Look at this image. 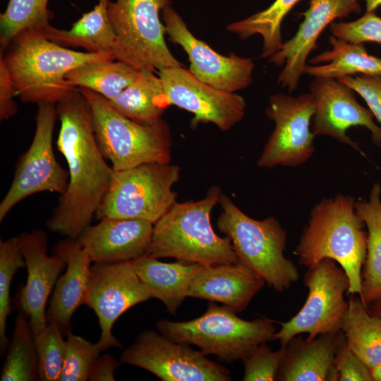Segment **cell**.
Instances as JSON below:
<instances>
[{"label":"cell","mask_w":381,"mask_h":381,"mask_svg":"<svg viewBox=\"0 0 381 381\" xmlns=\"http://www.w3.org/2000/svg\"><path fill=\"white\" fill-rule=\"evenodd\" d=\"M56 140L69 174L65 193L46 223L52 232L77 238L92 222L107 193L114 169L98 146L90 107L78 88L56 104Z\"/></svg>","instance_id":"6da1fadb"},{"label":"cell","mask_w":381,"mask_h":381,"mask_svg":"<svg viewBox=\"0 0 381 381\" xmlns=\"http://www.w3.org/2000/svg\"><path fill=\"white\" fill-rule=\"evenodd\" d=\"M0 52L15 88L24 103L57 104L76 87L68 84L66 74L84 64L116 59L111 52H83L48 40L41 30L27 29L17 35Z\"/></svg>","instance_id":"7a4b0ae2"},{"label":"cell","mask_w":381,"mask_h":381,"mask_svg":"<svg viewBox=\"0 0 381 381\" xmlns=\"http://www.w3.org/2000/svg\"><path fill=\"white\" fill-rule=\"evenodd\" d=\"M355 202L350 195L338 194L317 203L294 254L298 263L308 268L324 259L334 260L348 277L347 293L360 295L367 236L364 223L356 212Z\"/></svg>","instance_id":"3957f363"},{"label":"cell","mask_w":381,"mask_h":381,"mask_svg":"<svg viewBox=\"0 0 381 381\" xmlns=\"http://www.w3.org/2000/svg\"><path fill=\"white\" fill-rule=\"evenodd\" d=\"M221 195L219 188L212 186L201 200L176 202L154 224L146 254L204 266L238 262L230 238L216 234L210 223Z\"/></svg>","instance_id":"277c9868"},{"label":"cell","mask_w":381,"mask_h":381,"mask_svg":"<svg viewBox=\"0 0 381 381\" xmlns=\"http://www.w3.org/2000/svg\"><path fill=\"white\" fill-rule=\"evenodd\" d=\"M219 203L222 211L217 228L230 238L239 262L275 291L288 290L300 275L296 265L284 255L286 231L279 221L273 217L251 218L223 194Z\"/></svg>","instance_id":"5b68a950"},{"label":"cell","mask_w":381,"mask_h":381,"mask_svg":"<svg viewBox=\"0 0 381 381\" xmlns=\"http://www.w3.org/2000/svg\"><path fill=\"white\" fill-rule=\"evenodd\" d=\"M228 306L208 303L204 314L184 322L162 319L156 327L159 333L176 342L197 346L205 354L220 361H244L259 345L274 339V321L264 318L251 321L236 315Z\"/></svg>","instance_id":"8992f818"},{"label":"cell","mask_w":381,"mask_h":381,"mask_svg":"<svg viewBox=\"0 0 381 381\" xmlns=\"http://www.w3.org/2000/svg\"><path fill=\"white\" fill-rule=\"evenodd\" d=\"M78 89L90 107L99 150L114 170L147 163H171L172 140L164 120L152 125L138 123L116 111L99 93Z\"/></svg>","instance_id":"52a82bcc"},{"label":"cell","mask_w":381,"mask_h":381,"mask_svg":"<svg viewBox=\"0 0 381 381\" xmlns=\"http://www.w3.org/2000/svg\"><path fill=\"white\" fill-rule=\"evenodd\" d=\"M172 0H109V17L115 33L116 60L138 71L181 66L169 49L162 11Z\"/></svg>","instance_id":"ba28073f"},{"label":"cell","mask_w":381,"mask_h":381,"mask_svg":"<svg viewBox=\"0 0 381 381\" xmlns=\"http://www.w3.org/2000/svg\"><path fill=\"white\" fill-rule=\"evenodd\" d=\"M180 168L167 163H147L114 170L109 188L95 216L135 219L155 224L176 202L173 186Z\"/></svg>","instance_id":"9c48e42d"},{"label":"cell","mask_w":381,"mask_h":381,"mask_svg":"<svg viewBox=\"0 0 381 381\" xmlns=\"http://www.w3.org/2000/svg\"><path fill=\"white\" fill-rule=\"evenodd\" d=\"M308 290L300 310L289 320L279 322L274 339L286 346L296 336L306 333L310 340L319 335L341 331L347 310L349 281L344 270L333 260L324 259L308 267L303 277Z\"/></svg>","instance_id":"30bf717a"},{"label":"cell","mask_w":381,"mask_h":381,"mask_svg":"<svg viewBox=\"0 0 381 381\" xmlns=\"http://www.w3.org/2000/svg\"><path fill=\"white\" fill-rule=\"evenodd\" d=\"M56 104H37L35 131L29 148L19 157L11 186L0 203V222L23 199L40 192L64 195L68 171L57 162L53 133L58 118Z\"/></svg>","instance_id":"8fae6325"},{"label":"cell","mask_w":381,"mask_h":381,"mask_svg":"<svg viewBox=\"0 0 381 381\" xmlns=\"http://www.w3.org/2000/svg\"><path fill=\"white\" fill-rule=\"evenodd\" d=\"M201 350L147 329L121 354L122 364L143 368L162 381H229L230 371Z\"/></svg>","instance_id":"7c38bea8"},{"label":"cell","mask_w":381,"mask_h":381,"mask_svg":"<svg viewBox=\"0 0 381 381\" xmlns=\"http://www.w3.org/2000/svg\"><path fill=\"white\" fill-rule=\"evenodd\" d=\"M315 102L310 92L291 96L272 95L266 109L274 130L257 162L260 168L296 167L306 163L315 151L310 128Z\"/></svg>","instance_id":"4fadbf2b"},{"label":"cell","mask_w":381,"mask_h":381,"mask_svg":"<svg viewBox=\"0 0 381 381\" xmlns=\"http://www.w3.org/2000/svg\"><path fill=\"white\" fill-rule=\"evenodd\" d=\"M152 298L136 274L131 261L94 262L84 305L96 314L101 336L97 342L99 352L122 344L112 334L115 322L131 307Z\"/></svg>","instance_id":"5bb4252c"},{"label":"cell","mask_w":381,"mask_h":381,"mask_svg":"<svg viewBox=\"0 0 381 381\" xmlns=\"http://www.w3.org/2000/svg\"><path fill=\"white\" fill-rule=\"evenodd\" d=\"M165 107L175 105L193 114L191 124L214 123L227 131L245 115L246 101L235 93L216 89L197 79L181 66L159 71Z\"/></svg>","instance_id":"9a60e30c"},{"label":"cell","mask_w":381,"mask_h":381,"mask_svg":"<svg viewBox=\"0 0 381 381\" xmlns=\"http://www.w3.org/2000/svg\"><path fill=\"white\" fill-rule=\"evenodd\" d=\"M162 18L169 40L180 45L188 55L189 71L199 80L216 89L236 92L253 81L255 64L252 59L234 53L224 56L198 39L181 16L171 6L162 11Z\"/></svg>","instance_id":"2e32d148"},{"label":"cell","mask_w":381,"mask_h":381,"mask_svg":"<svg viewBox=\"0 0 381 381\" xmlns=\"http://www.w3.org/2000/svg\"><path fill=\"white\" fill-rule=\"evenodd\" d=\"M309 90L315 102L312 131L315 136L330 137L361 152L347 130L363 126L370 131L373 143L381 147V127L370 111L358 102L353 90L337 79L325 78H314Z\"/></svg>","instance_id":"e0dca14e"},{"label":"cell","mask_w":381,"mask_h":381,"mask_svg":"<svg viewBox=\"0 0 381 381\" xmlns=\"http://www.w3.org/2000/svg\"><path fill=\"white\" fill-rule=\"evenodd\" d=\"M360 11L358 0H310L296 34L268 59L270 63L283 66L278 84L289 92L296 90L307 65L308 56L317 48L318 39L324 29L334 20Z\"/></svg>","instance_id":"ac0fdd59"},{"label":"cell","mask_w":381,"mask_h":381,"mask_svg":"<svg viewBox=\"0 0 381 381\" xmlns=\"http://www.w3.org/2000/svg\"><path fill=\"white\" fill-rule=\"evenodd\" d=\"M27 270V279L20 296L21 310L35 335L47 325V303L61 271L66 267L63 257L53 251L47 254L48 237L44 231L33 230L18 236Z\"/></svg>","instance_id":"d6986e66"},{"label":"cell","mask_w":381,"mask_h":381,"mask_svg":"<svg viewBox=\"0 0 381 381\" xmlns=\"http://www.w3.org/2000/svg\"><path fill=\"white\" fill-rule=\"evenodd\" d=\"M153 227L140 219L104 218L77 239L93 263L131 261L146 253Z\"/></svg>","instance_id":"ffe728a7"},{"label":"cell","mask_w":381,"mask_h":381,"mask_svg":"<svg viewBox=\"0 0 381 381\" xmlns=\"http://www.w3.org/2000/svg\"><path fill=\"white\" fill-rule=\"evenodd\" d=\"M265 284L240 262L203 266L191 279L187 296L219 302L238 313L247 308Z\"/></svg>","instance_id":"44dd1931"},{"label":"cell","mask_w":381,"mask_h":381,"mask_svg":"<svg viewBox=\"0 0 381 381\" xmlns=\"http://www.w3.org/2000/svg\"><path fill=\"white\" fill-rule=\"evenodd\" d=\"M54 251L66 262V271L59 277L47 310V320L59 326L64 335L71 332V318L78 308L84 305L91 263L89 255L77 238L59 241Z\"/></svg>","instance_id":"7402d4cb"},{"label":"cell","mask_w":381,"mask_h":381,"mask_svg":"<svg viewBox=\"0 0 381 381\" xmlns=\"http://www.w3.org/2000/svg\"><path fill=\"white\" fill-rule=\"evenodd\" d=\"M346 338L340 331L308 340L297 335L286 345L279 381H337L336 362Z\"/></svg>","instance_id":"603a6c76"},{"label":"cell","mask_w":381,"mask_h":381,"mask_svg":"<svg viewBox=\"0 0 381 381\" xmlns=\"http://www.w3.org/2000/svg\"><path fill=\"white\" fill-rule=\"evenodd\" d=\"M131 261L152 298L161 301L171 314L187 297L193 277L204 266L183 260L163 262L146 253Z\"/></svg>","instance_id":"cb8c5ba5"},{"label":"cell","mask_w":381,"mask_h":381,"mask_svg":"<svg viewBox=\"0 0 381 381\" xmlns=\"http://www.w3.org/2000/svg\"><path fill=\"white\" fill-rule=\"evenodd\" d=\"M331 49L312 58L303 74L314 78H334L362 75H380L381 59L370 55L363 44L349 42L331 35Z\"/></svg>","instance_id":"d4e9b609"},{"label":"cell","mask_w":381,"mask_h":381,"mask_svg":"<svg viewBox=\"0 0 381 381\" xmlns=\"http://www.w3.org/2000/svg\"><path fill=\"white\" fill-rule=\"evenodd\" d=\"M109 0H98L90 11L83 14L68 30L49 24L41 30L49 40L64 47H81L90 52H112L115 33L109 13Z\"/></svg>","instance_id":"484cf974"},{"label":"cell","mask_w":381,"mask_h":381,"mask_svg":"<svg viewBox=\"0 0 381 381\" xmlns=\"http://www.w3.org/2000/svg\"><path fill=\"white\" fill-rule=\"evenodd\" d=\"M355 210L368 229L360 298L366 306L381 298V186L375 183L368 200H356Z\"/></svg>","instance_id":"4316f807"},{"label":"cell","mask_w":381,"mask_h":381,"mask_svg":"<svg viewBox=\"0 0 381 381\" xmlns=\"http://www.w3.org/2000/svg\"><path fill=\"white\" fill-rule=\"evenodd\" d=\"M155 71H139L136 80L115 98L107 100L111 106L126 118L142 125H152L162 119L166 109L163 87Z\"/></svg>","instance_id":"83f0119b"},{"label":"cell","mask_w":381,"mask_h":381,"mask_svg":"<svg viewBox=\"0 0 381 381\" xmlns=\"http://www.w3.org/2000/svg\"><path fill=\"white\" fill-rule=\"evenodd\" d=\"M341 331L348 347L370 370L381 364V317L369 313L361 298L348 301Z\"/></svg>","instance_id":"f1b7e54d"},{"label":"cell","mask_w":381,"mask_h":381,"mask_svg":"<svg viewBox=\"0 0 381 381\" xmlns=\"http://www.w3.org/2000/svg\"><path fill=\"white\" fill-rule=\"evenodd\" d=\"M139 71L116 60L84 64L66 75L68 84L76 88H87L108 100L115 98L138 78Z\"/></svg>","instance_id":"f546056e"},{"label":"cell","mask_w":381,"mask_h":381,"mask_svg":"<svg viewBox=\"0 0 381 381\" xmlns=\"http://www.w3.org/2000/svg\"><path fill=\"white\" fill-rule=\"evenodd\" d=\"M299 1L275 0L266 9L229 24L227 30L243 40L255 35L261 36V56L269 59L281 49L284 43L281 29L282 21Z\"/></svg>","instance_id":"4dcf8cb0"},{"label":"cell","mask_w":381,"mask_h":381,"mask_svg":"<svg viewBox=\"0 0 381 381\" xmlns=\"http://www.w3.org/2000/svg\"><path fill=\"white\" fill-rule=\"evenodd\" d=\"M28 318L22 310L17 315L1 381L39 380L35 337Z\"/></svg>","instance_id":"1f68e13d"},{"label":"cell","mask_w":381,"mask_h":381,"mask_svg":"<svg viewBox=\"0 0 381 381\" xmlns=\"http://www.w3.org/2000/svg\"><path fill=\"white\" fill-rule=\"evenodd\" d=\"M49 0H9L0 15V52L4 53L13 38L27 29L42 30L50 24L54 13Z\"/></svg>","instance_id":"d6a6232c"},{"label":"cell","mask_w":381,"mask_h":381,"mask_svg":"<svg viewBox=\"0 0 381 381\" xmlns=\"http://www.w3.org/2000/svg\"><path fill=\"white\" fill-rule=\"evenodd\" d=\"M19 238L15 236L0 241V347L4 353L9 339L6 336V321L10 313V288L16 272L24 267Z\"/></svg>","instance_id":"836d02e7"},{"label":"cell","mask_w":381,"mask_h":381,"mask_svg":"<svg viewBox=\"0 0 381 381\" xmlns=\"http://www.w3.org/2000/svg\"><path fill=\"white\" fill-rule=\"evenodd\" d=\"M38 361L39 380L58 381L62 371L66 339L61 329L55 323L48 322L40 332L34 335Z\"/></svg>","instance_id":"e575fe53"},{"label":"cell","mask_w":381,"mask_h":381,"mask_svg":"<svg viewBox=\"0 0 381 381\" xmlns=\"http://www.w3.org/2000/svg\"><path fill=\"white\" fill-rule=\"evenodd\" d=\"M100 352L97 344L69 333L66 339V352L58 381H87Z\"/></svg>","instance_id":"d590c367"},{"label":"cell","mask_w":381,"mask_h":381,"mask_svg":"<svg viewBox=\"0 0 381 381\" xmlns=\"http://www.w3.org/2000/svg\"><path fill=\"white\" fill-rule=\"evenodd\" d=\"M286 352V346L273 351L266 343L259 345L244 361V381H274Z\"/></svg>","instance_id":"8d00e7d4"},{"label":"cell","mask_w":381,"mask_h":381,"mask_svg":"<svg viewBox=\"0 0 381 381\" xmlns=\"http://www.w3.org/2000/svg\"><path fill=\"white\" fill-rule=\"evenodd\" d=\"M329 30L333 36L349 42L381 44V18L374 11H366L351 22H333Z\"/></svg>","instance_id":"74e56055"},{"label":"cell","mask_w":381,"mask_h":381,"mask_svg":"<svg viewBox=\"0 0 381 381\" xmlns=\"http://www.w3.org/2000/svg\"><path fill=\"white\" fill-rule=\"evenodd\" d=\"M364 99L369 110L381 123V75H349L337 78Z\"/></svg>","instance_id":"f35d334b"},{"label":"cell","mask_w":381,"mask_h":381,"mask_svg":"<svg viewBox=\"0 0 381 381\" xmlns=\"http://www.w3.org/2000/svg\"><path fill=\"white\" fill-rule=\"evenodd\" d=\"M336 370L338 381L373 380L370 370L348 347L346 339L337 355Z\"/></svg>","instance_id":"ab89813d"},{"label":"cell","mask_w":381,"mask_h":381,"mask_svg":"<svg viewBox=\"0 0 381 381\" xmlns=\"http://www.w3.org/2000/svg\"><path fill=\"white\" fill-rule=\"evenodd\" d=\"M17 92L9 72L0 58V119L6 120L18 112L14 97Z\"/></svg>","instance_id":"60d3db41"},{"label":"cell","mask_w":381,"mask_h":381,"mask_svg":"<svg viewBox=\"0 0 381 381\" xmlns=\"http://www.w3.org/2000/svg\"><path fill=\"white\" fill-rule=\"evenodd\" d=\"M121 364L120 361L109 353L99 355L95 361L89 380L114 381V373Z\"/></svg>","instance_id":"b9f144b4"},{"label":"cell","mask_w":381,"mask_h":381,"mask_svg":"<svg viewBox=\"0 0 381 381\" xmlns=\"http://www.w3.org/2000/svg\"><path fill=\"white\" fill-rule=\"evenodd\" d=\"M366 11H374L377 7L381 6V0H365Z\"/></svg>","instance_id":"7bdbcfd3"},{"label":"cell","mask_w":381,"mask_h":381,"mask_svg":"<svg viewBox=\"0 0 381 381\" xmlns=\"http://www.w3.org/2000/svg\"><path fill=\"white\" fill-rule=\"evenodd\" d=\"M373 314L381 317V298L370 303Z\"/></svg>","instance_id":"ee69618b"},{"label":"cell","mask_w":381,"mask_h":381,"mask_svg":"<svg viewBox=\"0 0 381 381\" xmlns=\"http://www.w3.org/2000/svg\"><path fill=\"white\" fill-rule=\"evenodd\" d=\"M373 380L375 381H381V364L371 370Z\"/></svg>","instance_id":"f6af8a7d"}]
</instances>
